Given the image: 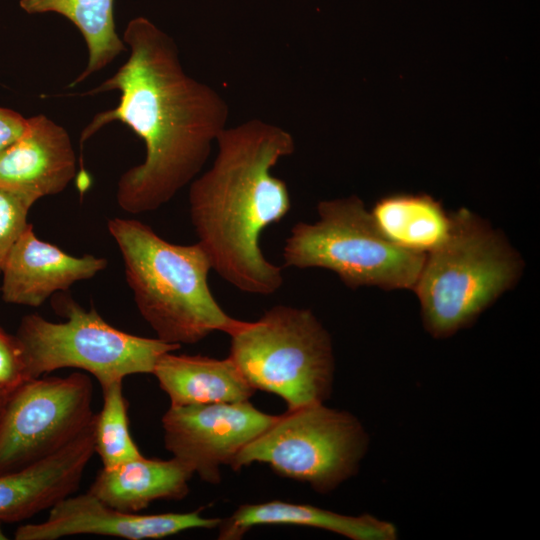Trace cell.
I'll return each instance as SVG.
<instances>
[{"mask_svg": "<svg viewBox=\"0 0 540 540\" xmlns=\"http://www.w3.org/2000/svg\"><path fill=\"white\" fill-rule=\"evenodd\" d=\"M127 61L83 95L119 91L113 109L97 113L83 129L80 147L105 125H127L144 142V161L119 178L116 200L131 214L158 209L190 184L227 127L229 106L211 86L188 75L172 37L144 17L123 34Z\"/></svg>", "mask_w": 540, "mask_h": 540, "instance_id": "1", "label": "cell"}, {"mask_svg": "<svg viewBox=\"0 0 540 540\" xmlns=\"http://www.w3.org/2000/svg\"><path fill=\"white\" fill-rule=\"evenodd\" d=\"M212 166L189 186V210L198 243L212 268L242 292L272 295L282 269L260 248L263 231L291 208L287 184L272 174L296 149L286 129L253 118L223 129Z\"/></svg>", "mask_w": 540, "mask_h": 540, "instance_id": "2", "label": "cell"}, {"mask_svg": "<svg viewBox=\"0 0 540 540\" xmlns=\"http://www.w3.org/2000/svg\"><path fill=\"white\" fill-rule=\"evenodd\" d=\"M139 313L169 344H195L214 331L230 334L241 322L229 316L208 284L211 260L200 243L173 244L135 219L107 222Z\"/></svg>", "mask_w": 540, "mask_h": 540, "instance_id": "3", "label": "cell"}, {"mask_svg": "<svg viewBox=\"0 0 540 540\" xmlns=\"http://www.w3.org/2000/svg\"><path fill=\"white\" fill-rule=\"evenodd\" d=\"M453 216L449 239L426 255L413 288L424 326L436 338L470 325L522 271L520 256L488 223L464 208Z\"/></svg>", "mask_w": 540, "mask_h": 540, "instance_id": "4", "label": "cell"}, {"mask_svg": "<svg viewBox=\"0 0 540 540\" xmlns=\"http://www.w3.org/2000/svg\"><path fill=\"white\" fill-rule=\"evenodd\" d=\"M229 356L255 390L293 410L330 396L335 360L331 337L309 309L276 305L229 334Z\"/></svg>", "mask_w": 540, "mask_h": 540, "instance_id": "5", "label": "cell"}, {"mask_svg": "<svg viewBox=\"0 0 540 540\" xmlns=\"http://www.w3.org/2000/svg\"><path fill=\"white\" fill-rule=\"evenodd\" d=\"M315 223L295 224L283 248L284 265L335 272L350 288H414L426 255L386 240L357 196L324 200Z\"/></svg>", "mask_w": 540, "mask_h": 540, "instance_id": "6", "label": "cell"}, {"mask_svg": "<svg viewBox=\"0 0 540 540\" xmlns=\"http://www.w3.org/2000/svg\"><path fill=\"white\" fill-rule=\"evenodd\" d=\"M67 318L51 322L39 314L24 316L15 337L27 379L63 368L81 369L101 388L134 374H152L159 358L181 346L121 331L94 307L86 310L64 297L58 303Z\"/></svg>", "mask_w": 540, "mask_h": 540, "instance_id": "7", "label": "cell"}, {"mask_svg": "<svg viewBox=\"0 0 540 540\" xmlns=\"http://www.w3.org/2000/svg\"><path fill=\"white\" fill-rule=\"evenodd\" d=\"M368 441L351 413L314 403L277 415L230 467L238 471L252 463L267 464L280 476L328 493L357 473Z\"/></svg>", "mask_w": 540, "mask_h": 540, "instance_id": "8", "label": "cell"}, {"mask_svg": "<svg viewBox=\"0 0 540 540\" xmlns=\"http://www.w3.org/2000/svg\"><path fill=\"white\" fill-rule=\"evenodd\" d=\"M89 376L37 377L10 392L0 416V474L59 451L94 420Z\"/></svg>", "mask_w": 540, "mask_h": 540, "instance_id": "9", "label": "cell"}, {"mask_svg": "<svg viewBox=\"0 0 540 540\" xmlns=\"http://www.w3.org/2000/svg\"><path fill=\"white\" fill-rule=\"evenodd\" d=\"M249 400L170 406L162 417L165 448L201 480L217 484L220 466L236 456L275 420Z\"/></svg>", "mask_w": 540, "mask_h": 540, "instance_id": "10", "label": "cell"}, {"mask_svg": "<svg viewBox=\"0 0 540 540\" xmlns=\"http://www.w3.org/2000/svg\"><path fill=\"white\" fill-rule=\"evenodd\" d=\"M221 518H207L200 510L139 514L113 508L90 492L70 495L50 509L41 523L21 525L16 540H55L73 535H101L128 540L161 539L191 529H215Z\"/></svg>", "mask_w": 540, "mask_h": 540, "instance_id": "11", "label": "cell"}, {"mask_svg": "<svg viewBox=\"0 0 540 540\" xmlns=\"http://www.w3.org/2000/svg\"><path fill=\"white\" fill-rule=\"evenodd\" d=\"M102 257H76L40 240L29 223L1 270V297L6 303L37 307L52 294L93 278L107 267Z\"/></svg>", "mask_w": 540, "mask_h": 540, "instance_id": "12", "label": "cell"}, {"mask_svg": "<svg viewBox=\"0 0 540 540\" xmlns=\"http://www.w3.org/2000/svg\"><path fill=\"white\" fill-rule=\"evenodd\" d=\"M94 424L95 418L77 438L54 454L0 474V523L31 518L77 491L95 453Z\"/></svg>", "mask_w": 540, "mask_h": 540, "instance_id": "13", "label": "cell"}, {"mask_svg": "<svg viewBox=\"0 0 540 540\" xmlns=\"http://www.w3.org/2000/svg\"><path fill=\"white\" fill-rule=\"evenodd\" d=\"M76 171L68 132L43 114L28 118L26 132L0 152V188L37 199L64 191Z\"/></svg>", "mask_w": 540, "mask_h": 540, "instance_id": "14", "label": "cell"}, {"mask_svg": "<svg viewBox=\"0 0 540 540\" xmlns=\"http://www.w3.org/2000/svg\"><path fill=\"white\" fill-rule=\"evenodd\" d=\"M264 525L307 526L331 531L353 540H394L396 527L369 514L350 516L310 504L273 500L240 505L218 527V539L238 540L251 528Z\"/></svg>", "mask_w": 540, "mask_h": 540, "instance_id": "15", "label": "cell"}, {"mask_svg": "<svg viewBox=\"0 0 540 540\" xmlns=\"http://www.w3.org/2000/svg\"><path fill=\"white\" fill-rule=\"evenodd\" d=\"M152 374L168 395L170 406L247 401L256 391L230 357L167 352Z\"/></svg>", "mask_w": 540, "mask_h": 540, "instance_id": "16", "label": "cell"}, {"mask_svg": "<svg viewBox=\"0 0 540 540\" xmlns=\"http://www.w3.org/2000/svg\"><path fill=\"white\" fill-rule=\"evenodd\" d=\"M193 475L174 457L161 460L141 456L102 468L88 492L113 508L138 513L153 501L186 497Z\"/></svg>", "mask_w": 540, "mask_h": 540, "instance_id": "17", "label": "cell"}, {"mask_svg": "<svg viewBox=\"0 0 540 540\" xmlns=\"http://www.w3.org/2000/svg\"><path fill=\"white\" fill-rule=\"evenodd\" d=\"M382 236L394 246L427 255L449 239L454 226L440 202L428 195H391L376 202L370 211Z\"/></svg>", "mask_w": 540, "mask_h": 540, "instance_id": "18", "label": "cell"}, {"mask_svg": "<svg viewBox=\"0 0 540 540\" xmlns=\"http://www.w3.org/2000/svg\"><path fill=\"white\" fill-rule=\"evenodd\" d=\"M114 0H20L28 14L55 12L69 19L81 32L89 52L85 69L73 80L74 87L128 51L116 32Z\"/></svg>", "mask_w": 540, "mask_h": 540, "instance_id": "19", "label": "cell"}, {"mask_svg": "<svg viewBox=\"0 0 540 540\" xmlns=\"http://www.w3.org/2000/svg\"><path fill=\"white\" fill-rule=\"evenodd\" d=\"M122 382H113L102 388L103 406L95 416V453L99 455L103 468L143 456L130 435Z\"/></svg>", "mask_w": 540, "mask_h": 540, "instance_id": "20", "label": "cell"}, {"mask_svg": "<svg viewBox=\"0 0 540 540\" xmlns=\"http://www.w3.org/2000/svg\"><path fill=\"white\" fill-rule=\"evenodd\" d=\"M37 200L29 194L0 188V273L12 247L29 225L28 213Z\"/></svg>", "mask_w": 540, "mask_h": 540, "instance_id": "21", "label": "cell"}, {"mask_svg": "<svg viewBox=\"0 0 540 540\" xmlns=\"http://www.w3.org/2000/svg\"><path fill=\"white\" fill-rule=\"evenodd\" d=\"M26 380L19 343L0 326V390L10 392Z\"/></svg>", "mask_w": 540, "mask_h": 540, "instance_id": "22", "label": "cell"}, {"mask_svg": "<svg viewBox=\"0 0 540 540\" xmlns=\"http://www.w3.org/2000/svg\"><path fill=\"white\" fill-rule=\"evenodd\" d=\"M28 128V118L20 113L0 107V152L17 141Z\"/></svg>", "mask_w": 540, "mask_h": 540, "instance_id": "23", "label": "cell"}, {"mask_svg": "<svg viewBox=\"0 0 540 540\" xmlns=\"http://www.w3.org/2000/svg\"><path fill=\"white\" fill-rule=\"evenodd\" d=\"M11 392V391H10ZM8 391H2L0 390V416L3 411L4 405L6 403V400L8 398V395L10 394Z\"/></svg>", "mask_w": 540, "mask_h": 540, "instance_id": "24", "label": "cell"}, {"mask_svg": "<svg viewBox=\"0 0 540 540\" xmlns=\"http://www.w3.org/2000/svg\"><path fill=\"white\" fill-rule=\"evenodd\" d=\"M7 539L5 533L3 532L2 528H1V523H0V540H5Z\"/></svg>", "mask_w": 540, "mask_h": 540, "instance_id": "25", "label": "cell"}]
</instances>
